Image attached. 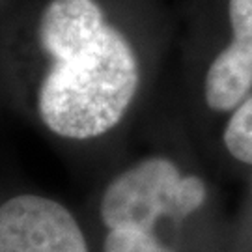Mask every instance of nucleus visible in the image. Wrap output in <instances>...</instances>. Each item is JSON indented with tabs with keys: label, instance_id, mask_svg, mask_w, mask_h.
I'll list each match as a JSON object with an SVG mask.
<instances>
[{
	"label": "nucleus",
	"instance_id": "6",
	"mask_svg": "<svg viewBox=\"0 0 252 252\" xmlns=\"http://www.w3.org/2000/svg\"><path fill=\"white\" fill-rule=\"evenodd\" d=\"M243 206L232 220V252H252V174Z\"/></svg>",
	"mask_w": 252,
	"mask_h": 252
},
{
	"label": "nucleus",
	"instance_id": "4",
	"mask_svg": "<svg viewBox=\"0 0 252 252\" xmlns=\"http://www.w3.org/2000/svg\"><path fill=\"white\" fill-rule=\"evenodd\" d=\"M0 252H90V247L67 207L23 194L0 206Z\"/></svg>",
	"mask_w": 252,
	"mask_h": 252
},
{
	"label": "nucleus",
	"instance_id": "5",
	"mask_svg": "<svg viewBox=\"0 0 252 252\" xmlns=\"http://www.w3.org/2000/svg\"><path fill=\"white\" fill-rule=\"evenodd\" d=\"M211 148L230 170L252 174V92L226 116Z\"/></svg>",
	"mask_w": 252,
	"mask_h": 252
},
{
	"label": "nucleus",
	"instance_id": "2",
	"mask_svg": "<svg viewBox=\"0 0 252 252\" xmlns=\"http://www.w3.org/2000/svg\"><path fill=\"white\" fill-rule=\"evenodd\" d=\"M101 252H232V220L206 172L148 155L118 172L99 200Z\"/></svg>",
	"mask_w": 252,
	"mask_h": 252
},
{
	"label": "nucleus",
	"instance_id": "3",
	"mask_svg": "<svg viewBox=\"0 0 252 252\" xmlns=\"http://www.w3.org/2000/svg\"><path fill=\"white\" fill-rule=\"evenodd\" d=\"M204 138L213 146L226 116L252 92V0H213L192 82Z\"/></svg>",
	"mask_w": 252,
	"mask_h": 252
},
{
	"label": "nucleus",
	"instance_id": "1",
	"mask_svg": "<svg viewBox=\"0 0 252 252\" xmlns=\"http://www.w3.org/2000/svg\"><path fill=\"white\" fill-rule=\"evenodd\" d=\"M39 43L51 56L37 97L43 124L69 140L116 129L140 92L142 65L99 2L53 0L39 21Z\"/></svg>",
	"mask_w": 252,
	"mask_h": 252
}]
</instances>
